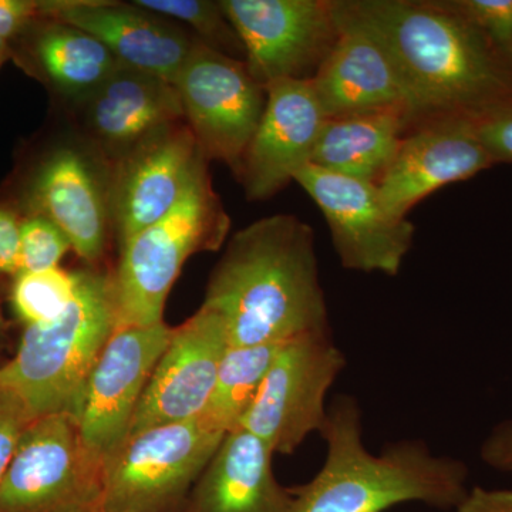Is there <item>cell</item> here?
<instances>
[{"mask_svg":"<svg viewBox=\"0 0 512 512\" xmlns=\"http://www.w3.org/2000/svg\"><path fill=\"white\" fill-rule=\"evenodd\" d=\"M393 57L413 127L437 117L476 120L512 101V53L495 45L453 0H336Z\"/></svg>","mask_w":512,"mask_h":512,"instance_id":"cell-1","label":"cell"},{"mask_svg":"<svg viewBox=\"0 0 512 512\" xmlns=\"http://www.w3.org/2000/svg\"><path fill=\"white\" fill-rule=\"evenodd\" d=\"M202 305L225 320L231 348L332 333L311 225L276 214L232 235Z\"/></svg>","mask_w":512,"mask_h":512,"instance_id":"cell-2","label":"cell"},{"mask_svg":"<svg viewBox=\"0 0 512 512\" xmlns=\"http://www.w3.org/2000/svg\"><path fill=\"white\" fill-rule=\"evenodd\" d=\"M326 460L309 483L291 487L292 512H384L404 503L456 510L467 487V464L434 456L423 440L389 444L379 456L362 440V412L355 397L333 399L320 430Z\"/></svg>","mask_w":512,"mask_h":512,"instance_id":"cell-3","label":"cell"},{"mask_svg":"<svg viewBox=\"0 0 512 512\" xmlns=\"http://www.w3.org/2000/svg\"><path fill=\"white\" fill-rule=\"evenodd\" d=\"M116 325L111 274L79 271L72 303L52 322L28 326L16 356L0 367V384L19 397L32 420L60 413L77 419L89 377Z\"/></svg>","mask_w":512,"mask_h":512,"instance_id":"cell-4","label":"cell"},{"mask_svg":"<svg viewBox=\"0 0 512 512\" xmlns=\"http://www.w3.org/2000/svg\"><path fill=\"white\" fill-rule=\"evenodd\" d=\"M208 165H202L173 210L121 245L119 266L111 274L116 329L164 322L165 301L187 259L220 251L227 241L231 218Z\"/></svg>","mask_w":512,"mask_h":512,"instance_id":"cell-5","label":"cell"},{"mask_svg":"<svg viewBox=\"0 0 512 512\" xmlns=\"http://www.w3.org/2000/svg\"><path fill=\"white\" fill-rule=\"evenodd\" d=\"M0 512H106V460L72 414L40 417L0 478Z\"/></svg>","mask_w":512,"mask_h":512,"instance_id":"cell-6","label":"cell"},{"mask_svg":"<svg viewBox=\"0 0 512 512\" xmlns=\"http://www.w3.org/2000/svg\"><path fill=\"white\" fill-rule=\"evenodd\" d=\"M224 437L201 417L131 434L106 460V512H184Z\"/></svg>","mask_w":512,"mask_h":512,"instance_id":"cell-7","label":"cell"},{"mask_svg":"<svg viewBox=\"0 0 512 512\" xmlns=\"http://www.w3.org/2000/svg\"><path fill=\"white\" fill-rule=\"evenodd\" d=\"M173 86L184 120L208 161H221L238 177L245 151L266 106V90L247 63L198 42Z\"/></svg>","mask_w":512,"mask_h":512,"instance_id":"cell-8","label":"cell"},{"mask_svg":"<svg viewBox=\"0 0 512 512\" xmlns=\"http://www.w3.org/2000/svg\"><path fill=\"white\" fill-rule=\"evenodd\" d=\"M346 367L332 333L289 340L269 367L241 426L274 453L292 454L325 424V399Z\"/></svg>","mask_w":512,"mask_h":512,"instance_id":"cell-9","label":"cell"},{"mask_svg":"<svg viewBox=\"0 0 512 512\" xmlns=\"http://www.w3.org/2000/svg\"><path fill=\"white\" fill-rule=\"evenodd\" d=\"M262 87L311 80L338 40L335 0H220Z\"/></svg>","mask_w":512,"mask_h":512,"instance_id":"cell-10","label":"cell"},{"mask_svg":"<svg viewBox=\"0 0 512 512\" xmlns=\"http://www.w3.org/2000/svg\"><path fill=\"white\" fill-rule=\"evenodd\" d=\"M295 183L322 211L343 268L365 274H400L416 228L407 217L386 207L376 184L312 164L296 174Z\"/></svg>","mask_w":512,"mask_h":512,"instance_id":"cell-11","label":"cell"},{"mask_svg":"<svg viewBox=\"0 0 512 512\" xmlns=\"http://www.w3.org/2000/svg\"><path fill=\"white\" fill-rule=\"evenodd\" d=\"M111 167L76 133L37 168L30 184V215L60 228L72 249L93 268L103 261L111 235Z\"/></svg>","mask_w":512,"mask_h":512,"instance_id":"cell-12","label":"cell"},{"mask_svg":"<svg viewBox=\"0 0 512 512\" xmlns=\"http://www.w3.org/2000/svg\"><path fill=\"white\" fill-rule=\"evenodd\" d=\"M205 164L210 161L185 120L157 131L111 164V222L119 247L173 210Z\"/></svg>","mask_w":512,"mask_h":512,"instance_id":"cell-13","label":"cell"},{"mask_svg":"<svg viewBox=\"0 0 512 512\" xmlns=\"http://www.w3.org/2000/svg\"><path fill=\"white\" fill-rule=\"evenodd\" d=\"M173 328L127 326L114 330L94 366L80 407V433L107 460L126 441L133 417Z\"/></svg>","mask_w":512,"mask_h":512,"instance_id":"cell-14","label":"cell"},{"mask_svg":"<svg viewBox=\"0 0 512 512\" xmlns=\"http://www.w3.org/2000/svg\"><path fill=\"white\" fill-rule=\"evenodd\" d=\"M229 346L220 313L201 305L173 329L133 417L130 434L197 419L207 407Z\"/></svg>","mask_w":512,"mask_h":512,"instance_id":"cell-15","label":"cell"},{"mask_svg":"<svg viewBox=\"0 0 512 512\" xmlns=\"http://www.w3.org/2000/svg\"><path fill=\"white\" fill-rule=\"evenodd\" d=\"M266 106L245 151L238 181L248 201H266L312 163L326 116L312 80H279L265 87Z\"/></svg>","mask_w":512,"mask_h":512,"instance_id":"cell-16","label":"cell"},{"mask_svg":"<svg viewBox=\"0 0 512 512\" xmlns=\"http://www.w3.org/2000/svg\"><path fill=\"white\" fill-rule=\"evenodd\" d=\"M42 18L60 20L100 40L121 66L174 83L198 40L174 20L136 2L50 0Z\"/></svg>","mask_w":512,"mask_h":512,"instance_id":"cell-17","label":"cell"},{"mask_svg":"<svg viewBox=\"0 0 512 512\" xmlns=\"http://www.w3.org/2000/svg\"><path fill=\"white\" fill-rule=\"evenodd\" d=\"M494 165L473 120L437 117L410 128L377 188L393 214L407 217L433 192L473 178Z\"/></svg>","mask_w":512,"mask_h":512,"instance_id":"cell-18","label":"cell"},{"mask_svg":"<svg viewBox=\"0 0 512 512\" xmlns=\"http://www.w3.org/2000/svg\"><path fill=\"white\" fill-rule=\"evenodd\" d=\"M72 107L76 133L110 165L157 131L184 120L173 84L124 66Z\"/></svg>","mask_w":512,"mask_h":512,"instance_id":"cell-19","label":"cell"},{"mask_svg":"<svg viewBox=\"0 0 512 512\" xmlns=\"http://www.w3.org/2000/svg\"><path fill=\"white\" fill-rule=\"evenodd\" d=\"M335 10L338 40L311 79L326 119L394 107H402L412 119L409 94L386 47L343 15L336 0Z\"/></svg>","mask_w":512,"mask_h":512,"instance_id":"cell-20","label":"cell"},{"mask_svg":"<svg viewBox=\"0 0 512 512\" xmlns=\"http://www.w3.org/2000/svg\"><path fill=\"white\" fill-rule=\"evenodd\" d=\"M275 453L244 427L229 431L198 478L184 512H292L274 473Z\"/></svg>","mask_w":512,"mask_h":512,"instance_id":"cell-21","label":"cell"},{"mask_svg":"<svg viewBox=\"0 0 512 512\" xmlns=\"http://www.w3.org/2000/svg\"><path fill=\"white\" fill-rule=\"evenodd\" d=\"M412 127V119L402 107L328 119L311 164L377 185Z\"/></svg>","mask_w":512,"mask_h":512,"instance_id":"cell-22","label":"cell"},{"mask_svg":"<svg viewBox=\"0 0 512 512\" xmlns=\"http://www.w3.org/2000/svg\"><path fill=\"white\" fill-rule=\"evenodd\" d=\"M33 28L36 32L30 55L37 72L72 106L86 99L121 66L100 40L76 26L39 18Z\"/></svg>","mask_w":512,"mask_h":512,"instance_id":"cell-23","label":"cell"},{"mask_svg":"<svg viewBox=\"0 0 512 512\" xmlns=\"http://www.w3.org/2000/svg\"><path fill=\"white\" fill-rule=\"evenodd\" d=\"M285 343L229 348L201 419L225 434L238 429L254 404L269 367Z\"/></svg>","mask_w":512,"mask_h":512,"instance_id":"cell-24","label":"cell"},{"mask_svg":"<svg viewBox=\"0 0 512 512\" xmlns=\"http://www.w3.org/2000/svg\"><path fill=\"white\" fill-rule=\"evenodd\" d=\"M141 8L151 10L180 23L190 30L198 42L208 49L231 57L247 60L241 36L232 25L221 2L211 0H134Z\"/></svg>","mask_w":512,"mask_h":512,"instance_id":"cell-25","label":"cell"},{"mask_svg":"<svg viewBox=\"0 0 512 512\" xmlns=\"http://www.w3.org/2000/svg\"><path fill=\"white\" fill-rule=\"evenodd\" d=\"M79 286V272L60 268L20 272L13 288V306L28 326L59 318L72 303Z\"/></svg>","mask_w":512,"mask_h":512,"instance_id":"cell-26","label":"cell"},{"mask_svg":"<svg viewBox=\"0 0 512 512\" xmlns=\"http://www.w3.org/2000/svg\"><path fill=\"white\" fill-rule=\"evenodd\" d=\"M69 249H72V244L53 222L39 215H30L22 221L20 272L59 268L57 265Z\"/></svg>","mask_w":512,"mask_h":512,"instance_id":"cell-27","label":"cell"},{"mask_svg":"<svg viewBox=\"0 0 512 512\" xmlns=\"http://www.w3.org/2000/svg\"><path fill=\"white\" fill-rule=\"evenodd\" d=\"M453 3L495 45L512 53V0H453Z\"/></svg>","mask_w":512,"mask_h":512,"instance_id":"cell-28","label":"cell"},{"mask_svg":"<svg viewBox=\"0 0 512 512\" xmlns=\"http://www.w3.org/2000/svg\"><path fill=\"white\" fill-rule=\"evenodd\" d=\"M28 410L15 393L0 384V478L5 474L23 433L32 423Z\"/></svg>","mask_w":512,"mask_h":512,"instance_id":"cell-29","label":"cell"},{"mask_svg":"<svg viewBox=\"0 0 512 512\" xmlns=\"http://www.w3.org/2000/svg\"><path fill=\"white\" fill-rule=\"evenodd\" d=\"M473 121L478 138L495 164L512 163V101Z\"/></svg>","mask_w":512,"mask_h":512,"instance_id":"cell-30","label":"cell"},{"mask_svg":"<svg viewBox=\"0 0 512 512\" xmlns=\"http://www.w3.org/2000/svg\"><path fill=\"white\" fill-rule=\"evenodd\" d=\"M20 227L22 221L12 208L0 205V272H20Z\"/></svg>","mask_w":512,"mask_h":512,"instance_id":"cell-31","label":"cell"},{"mask_svg":"<svg viewBox=\"0 0 512 512\" xmlns=\"http://www.w3.org/2000/svg\"><path fill=\"white\" fill-rule=\"evenodd\" d=\"M42 3L30 0H0V37L10 42L28 28L30 23L42 18Z\"/></svg>","mask_w":512,"mask_h":512,"instance_id":"cell-32","label":"cell"},{"mask_svg":"<svg viewBox=\"0 0 512 512\" xmlns=\"http://www.w3.org/2000/svg\"><path fill=\"white\" fill-rule=\"evenodd\" d=\"M481 458L487 466L512 473V420L495 426L481 446Z\"/></svg>","mask_w":512,"mask_h":512,"instance_id":"cell-33","label":"cell"},{"mask_svg":"<svg viewBox=\"0 0 512 512\" xmlns=\"http://www.w3.org/2000/svg\"><path fill=\"white\" fill-rule=\"evenodd\" d=\"M454 512H512V490L471 488Z\"/></svg>","mask_w":512,"mask_h":512,"instance_id":"cell-34","label":"cell"},{"mask_svg":"<svg viewBox=\"0 0 512 512\" xmlns=\"http://www.w3.org/2000/svg\"><path fill=\"white\" fill-rule=\"evenodd\" d=\"M8 50L9 42H6L5 39L0 37V64H2L3 60H5V57L8 56Z\"/></svg>","mask_w":512,"mask_h":512,"instance_id":"cell-35","label":"cell"}]
</instances>
